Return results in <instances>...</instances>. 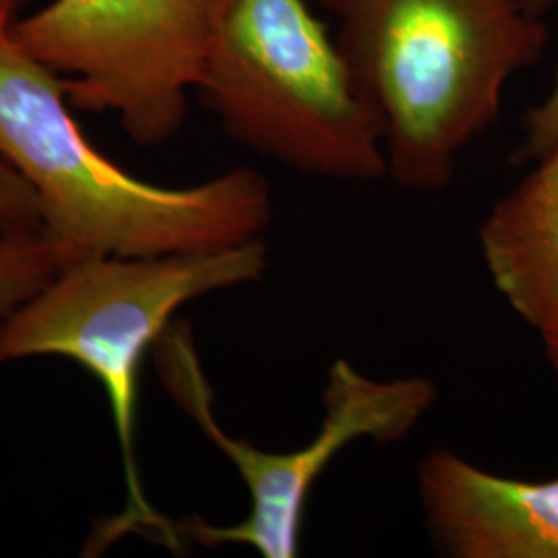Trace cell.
<instances>
[{
    "label": "cell",
    "mask_w": 558,
    "mask_h": 558,
    "mask_svg": "<svg viewBox=\"0 0 558 558\" xmlns=\"http://www.w3.org/2000/svg\"><path fill=\"white\" fill-rule=\"evenodd\" d=\"M9 27H0V154L36 191L44 239L62 267L214 253L263 239L274 218L263 174L236 168L193 186L133 177L92 145L59 75L23 52Z\"/></svg>",
    "instance_id": "6da1fadb"
},
{
    "label": "cell",
    "mask_w": 558,
    "mask_h": 558,
    "mask_svg": "<svg viewBox=\"0 0 558 558\" xmlns=\"http://www.w3.org/2000/svg\"><path fill=\"white\" fill-rule=\"evenodd\" d=\"M383 129L387 177L439 193L499 120L507 83L538 64L548 29L523 0H323Z\"/></svg>",
    "instance_id": "7a4b0ae2"
},
{
    "label": "cell",
    "mask_w": 558,
    "mask_h": 558,
    "mask_svg": "<svg viewBox=\"0 0 558 558\" xmlns=\"http://www.w3.org/2000/svg\"><path fill=\"white\" fill-rule=\"evenodd\" d=\"M267 267L269 251L263 239L214 253L92 257L62 267L2 325L0 362L34 356L73 360L108 396L129 499L119 518L108 519L92 536V555L124 534H141L168 550H180L172 519L160 515L141 488L135 453L141 362L184 304L255 283Z\"/></svg>",
    "instance_id": "3957f363"
},
{
    "label": "cell",
    "mask_w": 558,
    "mask_h": 558,
    "mask_svg": "<svg viewBox=\"0 0 558 558\" xmlns=\"http://www.w3.org/2000/svg\"><path fill=\"white\" fill-rule=\"evenodd\" d=\"M197 92L263 158L339 182L387 177L379 117L306 0H230Z\"/></svg>",
    "instance_id": "277c9868"
},
{
    "label": "cell",
    "mask_w": 558,
    "mask_h": 558,
    "mask_svg": "<svg viewBox=\"0 0 558 558\" xmlns=\"http://www.w3.org/2000/svg\"><path fill=\"white\" fill-rule=\"evenodd\" d=\"M154 359L163 389L236 468L251 500L248 513L232 525L189 515L172 519L174 534L182 546L234 544L263 558L299 557L311 493L345 449L359 440L393 445L408 439L439 399L437 385L426 377L375 379L350 360L338 359L327 368L323 420L315 437L292 451H265L221 428L186 323L177 320L163 331Z\"/></svg>",
    "instance_id": "5b68a950"
},
{
    "label": "cell",
    "mask_w": 558,
    "mask_h": 558,
    "mask_svg": "<svg viewBox=\"0 0 558 558\" xmlns=\"http://www.w3.org/2000/svg\"><path fill=\"white\" fill-rule=\"evenodd\" d=\"M230 0H52L9 36L85 112H117L143 147L177 137Z\"/></svg>",
    "instance_id": "8992f818"
},
{
    "label": "cell",
    "mask_w": 558,
    "mask_h": 558,
    "mask_svg": "<svg viewBox=\"0 0 558 558\" xmlns=\"http://www.w3.org/2000/svg\"><path fill=\"white\" fill-rule=\"evenodd\" d=\"M416 495L440 557L558 558V478H507L430 449L416 468Z\"/></svg>",
    "instance_id": "52a82bcc"
},
{
    "label": "cell",
    "mask_w": 558,
    "mask_h": 558,
    "mask_svg": "<svg viewBox=\"0 0 558 558\" xmlns=\"http://www.w3.org/2000/svg\"><path fill=\"white\" fill-rule=\"evenodd\" d=\"M497 292L539 338L558 333V145L480 226Z\"/></svg>",
    "instance_id": "ba28073f"
},
{
    "label": "cell",
    "mask_w": 558,
    "mask_h": 558,
    "mask_svg": "<svg viewBox=\"0 0 558 558\" xmlns=\"http://www.w3.org/2000/svg\"><path fill=\"white\" fill-rule=\"evenodd\" d=\"M60 269L57 251L44 239L36 191L0 154V329Z\"/></svg>",
    "instance_id": "9c48e42d"
},
{
    "label": "cell",
    "mask_w": 558,
    "mask_h": 558,
    "mask_svg": "<svg viewBox=\"0 0 558 558\" xmlns=\"http://www.w3.org/2000/svg\"><path fill=\"white\" fill-rule=\"evenodd\" d=\"M525 7H530L536 13H544L546 7H557L558 0H523ZM523 135L518 149L513 151L515 163L525 161H538L544 158L550 149L558 145V66L555 73V81L546 98L527 110L523 119Z\"/></svg>",
    "instance_id": "30bf717a"
},
{
    "label": "cell",
    "mask_w": 558,
    "mask_h": 558,
    "mask_svg": "<svg viewBox=\"0 0 558 558\" xmlns=\"http://www.w3.org/2000/svg\"><path fill=\"white\" fill-rule=\"evenodd\" d=\"M29 0H0V27H9L20 20Z\"/></svg>",
    "instance_id": "8fae6325"
},
{
    "label": "cell",
    "mask_w": 558,
    "mask_h": 558,
    "mask_svg": "<svg viewBox=\"0 0 558 558\" xmlns=\"http://www.w3.org/2000/svg\"><path fill=\"white\" fill-rule=\"evenodd\" d=\"M542 343H544V354H546L548 364L553 368V375H555V379L558 383V333L557 336L542 339Z\"/></svg>",
    "instance_id": "7c38bea8"
}]
</instances>
